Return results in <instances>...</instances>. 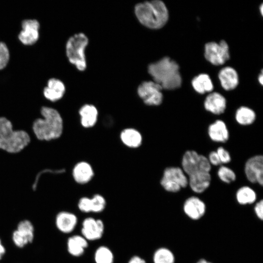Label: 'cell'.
Listing matches in <instances>:
<instances>
[{
    "label": "cell",
    "mask_w": 263,
    "mask_h": 263,
    "mask_svg": "<svg viewBox=\"0 0 263 263\" xmlns=\"http://www.w3.org/2000/svg\"><path fill=\"white\" fill-rule=\"evenodd\" d=\"M94 259L95 263H113L114 256L110 248L105 246H100L96 249Z\"/></svg>",
    "instance_id": "cell-29"
},
{
    "label": "cell",
    "mask_w": 263,
    "mask_h": 263,
    "mask_svg": "<svg viewBox=\"0 0 263 263\" xmlns=\"http://www.w3.org/2000/svg\"><path fill=\"white\" fill-rule=\"evenodd\" d=\"M148 71L153 81L163 89L174 90L181 85L179 66L169 57H164L155 62L150 64Z\"/></svg>",
    "instance_id": "cell-2"
},
{
    "label": "cell",
    "mask_w": 263,
    "mask_h": 263,
    "mask_svg": "<svg viewBox=\"0 0 263 263\" xmlns=\"http://www.w3.org/2000/svg\"></svg>",
    "instance_id": "cell-41"
},
{
    "label": "cell",
    "mask_w": 263,
    "mask_h": 263,
    "mask_svg": "<svg viewBox=\"0 0 263 263\" xmlns=\"http://www.w3.org/2000/svg\"><path fill=\"white\" fill-rule=\"evenodd\" d=\"M185 214L193 220L201 219L206 211L205 202L196 196L188 197L184 202L183 206Z\"/></svg>",
    "instance_id": "cell-15"
},
{
    "label": "cell",
    "mask_w": 263,
    "mask_h": 263,
    "mask_svg": "<svg viewBox=\"0 0 263 263\" xmlns=\"http://www.w3.org/2000/svg\"><path fill=\"white\" fill-rule=\"evenodd\" d=\"M135 15L141 24L151 29L162 28L169 19V11L164 2L160 0L146 1L136 4Z\"/></svg>",
    "instance_id": "cell-3"
},
{
    "label": "cell",
    "mask_w": 263,
    "mask_h": 263,
    "mask_svg": "<svg viewBox=\"0 0 263 263\" xmlns=\"http://www.w3.org/2000/svg\"><path fill=\"white\" fill-rule=\"evenodd\" d=\"M7 253V248L6 244L3 241L2 238L0 236V263H1Z\"/></svg>",
    "instance_id": "cell-35"
},
{
    "label": "cell",
    "mask_w": 263,
    "mask_h": 263,
    "mask_svg": "<svg viewBox=\"0 0 263 263\" xmlns=\"http://www.w3.org/2000/svg\"><path fill=\"white\" fill-rule=\"evenodd\" d=\"M191 84L195 91L201 94L211 92L213 89L212 82L206 74H201L194 77Z\"/></svg>",
    "instance_id": "cell-27"
},
{
    "label": "cell",
    "mask_w": 263,
    "mask_h": 263,
    "mask_svg": "<svg viewBox=\"0 0 263 263\" xmlns=\"http://www.w3.org/2000/svg\"><path fill=\"white\" fill-rule=\"evenodd\" d=\"M120 138L122 142L130 148H138L142 142V136L140 132L133 128H126L120 133Z\"/></svg>",
    "instance_id": "cell-24"
},
{
    "label": "cell",
    "mask_w": 263,
    "mask_h": 263,
    "mask_svg": "<svg viewBox=\"0 0 263 263\" xmlns=\"http://www.w3.org/2000/svg\"><path fill=\"white\" fill-rule=\"evenodd\" d=\"M66 92L64 83L56 77L49 78L42 91L45 100L49 103H55L61 100Z\"/></svg>",
    "instance_id": "cell-12"
},
{
    "label": "cell",
    "mask_w": 263,
    "mask_h": 263,
    "mask_svg": "<svg viewBox=\"0 0 263 263\" xmlns=\"http://www.w3.org/2000/svg\"><path fill=\"white\" fill-rule=\"evenodd\" d=\"M211 166L207 157L194 150H186L181 159V168L188 176L195 173L210 172Z\"/></svg>",
    "instance_id": "cell-7"
},
{
    "label": "cell",
    "mask_w": 263,
    "mask_h": 263,
    "mask_svg": "<svg viewBox=\"0 0 263 263\" xmlns=\"http://www.w3.org/2000/svg\"><path fill=\"white\" fill-rule=\"evenodd\" d=\"M88 246V241L82 235H72L68 237L66 241V248L68 253L75 257H80L83 255Z\"/></svg>",
    "instance_id": "cell-21"
},
{
    "label": "cell",
    "mask_w": 263,
    "mask_h": 263,
    "mask_svg": "<svg viewBox=\"0 0 263 263\" xmlns=\"http://www.w3.org/2000/svg\"><path fill=\"white\" fill-rule=\"evenodd\" d=\"M162 88L153 81H145L138 86L137 92L143 102L149 106H158L163 101Z\"/></svg>",
    "instance_id": "cell-9"
},
{
    "label": "cell",
    "mask_w": 263,
    "mask_h": 263,
    "mask_svg": "<svg viewBox=\"0 0 263 263\" xmlns=\"http://www.w3.org/2000/svg\"><path fill=\"white\" fill-rule=\"evenodd\" d=\"M256 117V113L253 110L244 106L237 109L234 115L236 122L243 126L253 124L255 122Z\"/></svg>",
    "instance_id": "cell-25"
},
{
    "label": "cell",
    "mask_w": 263,
    "mask_h": 263,
    "mask_svg": "<svg viewBox=\"0 0 263 263\" xmlns=\"http://www.w3.org/2000/svg\"><path fill=\"white\" fill-rule=\"evenodd\" d=\"M196 263H212L209 262L205 259H201L199 260Z\"/></svg>",
    "instance_id": "cell-38"
},
{
    "label": "cell",
    "mask_w": 263,
    "mask_h": 263,
    "mask_svg": "<svg viewBox=\"0 0 263 263\" xmlns=\"http://www.w3.org/2000/svg\"><path fill=\"white\" fill-rule=\"evenodd\" d=\"M205 109L214 115L224 113L226 108V100L221 94L212 92L208 94L204 102Z\"/></svg>",
    "instance_id": "cell-19"
},
{
    "label": "cell",
    "mask_w": 263,
    "mask_h": 263,
    "mask_svg": "<svg viewBox=\"0 0 263 263\" xmlns=\"http://www.w3.org/2000/svg\"><path fill=\"white\" fill-rule=\"evenodd\" d=\"M260 12L261 13V15H263V4H262L260 7Z\"/></svg>",
    "instance_id": "cell-39"
},
{
    "label": "cell",
    "mask_w": 263,
    "mask_h": 263,
    "mask_svg": "<svg viewBox=\"0 0 263 263\" xmlns=\"http://www.w3.org/2000/svg\"><path fill=\"white\" fill-rule=\"evenodd\" d=\"M31 137L26 131L16 130L5 117H0V150L10 154L22 151L30 143Z\"/></svg>",
    "instance_id": "cell-4"
},
{
    "label": "cell",
    "mask_w": 263,
    "mask_h": 263,
    "mask_svg": "<svg viewBox=\"0 0 263 263\" xmlns=\"http://www.w3.org/2000/svg\"><path fill=\"white\" fill-rule=\"evenodd\" d=\"M254 210L257 217L260 220L263 219V201L262 199L256 202L254 207Z\"/></svg>",
    "instance_id": "cell-34"
},
{
    "label": "cell",
    "mask_w": 263,
    "mask_h": 263,
    "mask_svg": "<svg viewBox=\"0 0 263 263\" xmlns=\"http://www.w3.org/2000/svg\"><path fill=\"white\" fill-rule=\"evenodd\" d=\"M104 231L103 221L93 217L85 218L82 224V236L88 241H95L100 239Z\"/></svg>",
    "instance_id": "cell-14"
},
{
    "label": "cell",
    "mask_w": 263,
    "mask_h": 263,
    "mask_svg": "<svg viewBox=\"0 0 263 263\" xmlns=\"http://www.w3.org/2000/svg\"><path fill=\"white\" fill-rule=\"evenodd\" d=\"M216 151L219 156L222 165H226L231 161V156L229 152L224 147L219 146Z\"/></svg>",
    "instance_id": "cell-32"
},
{
    "label": "cell",
    "mask_w": 263,
    "mask_h": 263,
    "mask_svg": "<svg viewBox=\"0 0 263 263\" xmlns=\"http://www.w3.org/2000/svg\"><path fill=\"white\" fill-rule=\"evenodd\" d=\"M210 165L213 166H220L222 165L219 156L216 150L211 151L207 156Z\"/></svg>",
    "instance_id": "cell-33"
},
{
    "label": "cell",
    "mask_w": 263,
    "mask_h": 263,
    "mask_svg": "<svg viewBox=\"0 0 263 263\" xmlns=\"http://www.w3.org/2000/svg\"><path fill=\"white\" fill-rule=\"evenodd\" d=\"M209 139L218 143H226L229 138V131L225 122L220 119L210 123L207 129Z\"/></svg>",
    "instance_id": "cell-16"
},
{
    "label": "cell",
    "mask_w": 263,
    "mask_h": 263,
    "mask_svg": "<svg viewBox=\"0 0 263 263\" xmlns=\"http://www.w3.org/2000/svg\"><path fill=\"white\" fill-rule=\"evenodd\" d=\"M81 125L85 128H90L94 126L98 118V111L93 105L86 104L79 110Z\"/></svg>",
    "instance_id": "cell-23"
},
{
    "label": "cell",
    "mask_w": 263,
    "mask_h": 263,
    "mask_svg": "<svg viewBox=\"0 0 263 263\" xmlns=\"http://www.w3.org/2000/svg\"><path fill=\"white\" fill-rule=\"evenodd\" d=\"M160 183L166 191L177 193L188 186V176L181 167L170 166L164 169Z\"/></svg>",
    "instance_id": "cell-6"
},
{
    "label": "cell",
    "mask_w": 263,
    "mask_h": 263,
    "mask_svg": "<svg viewBox=\"0 0 263 263\" xmlns=\"http://www.w3.org/2000/svg\"><path fill=\"white\" fill-rule=\"evenodd\" d=\"M72 176L75 182L84 184L88 183L94 175L91 165L87 162L81 161L76 163L73 168Z\"/></svg>",
    "instance_id": "cell-20"
},
{
    "label": "cell",
    "mask_w": 263,
    "mask_h": 263,
    "mask_svg": "<svg viewBox=\"0 0 263 263\" xmlns=\"http://www.w3.org/2000/svg\"><path fill=\"white\" fill-rule=\"evenodd\" d=\"M77 217L73 213L66 210L57 212L54 217V225L60 233L68 234L75 229L77 224Z\"/></svg>",
    "instance_id": "cell-13"
},
{
    "label": "cell",
    "mask_w": 263,
    "mask_h": 263,
    "mask_svg": "<svg viewBox=\"0 0 263 263\" xmlns=\"http://www.w3.org/2000/svg\"><path fill=\"white\" fill-rule=\"evenodd\" d=\"M40 117L33 122V136L41 141H51L59 139L64 130V120L60 112L53 106L42 105L39 110Z\"/></svg>",
    "instance_id": "cell-1"
},
{
    "label": "cell",
    "mask_w": 263,
    "mask_h": 263,
    "mask_svg": "<svg viewBox=\"0 0 263 263\" xmlns=\"http://www.w3.org/2000/svg\"><path fill=\"white\" fill-rule=\"evenodd\" d=\"M11 58L9 48L6 42L0 41V71L4 70L8 65Z\"/></svg>",
    "instance_id": "cell-31"
},
{
    "label": "cell",
    "mask_w": 263,
    "mask_h": 263,
    "mask_svg": "<svg viewBox=\"0 0 263 263\" xmlns=\"http://www.w3.org/2000/svg\"></svg>",
    "instance_id": "cell-40"
},
{
    "label": "cell",
    "mask_w": 263,
    "mask_h": 263,
    "mask_svg": "<svg viewBox=\"0 0 263 263\" xmlns=\"http://www.w3.org/2000/svg\"><path fill=\"white\" fill-rule=\"evenodd\" d=\"M188 186L196 194L204 192L210 186L212 177L209 172L202 171L188 176Z\"/></svg>",
    "instance_id": "cell-18"
},
{
    "label": "cell",
    "mask_w": 263,
    "mask_h": 263,
    "mask_svg": "<svg viewBox=\"0 0 263 263\" xmlns=\"http://www.w3.org/2000/svg\"><path fill=\"white\" fill-rule=\"evenodd\" d=\"M175 260L173 252L166 247L158 248L153 255V263H174Z\"/></svg>",
    "instance_id": "cell-28"
},
{
    "label": "cell",
    "mask_w": 263,
    "mask_h": 263,
    "mask_svg": "<svg viewBox=\"0 0 263 263\" xmlns=\"http://www.w3.org/2000/svg\"><path fill=\"white\" fill-rule=\"evenodd\" d=\"M258 81H259V83L261 85L263 84V70L261 71V73L259 75Z\"/></svg>",
    "instance_id": "cell-37"
},
{
    "label": "cell",
    "mask_w": 263,
    "mask_h": 263,
    "mask_svg": "<svg viewBox=\"0 0 263 263\" xmlns=\"http://www.w3.org/2000/svg\"><path fill=\"white\" fill-rule=\"evenodd\" d=\"M257 198L255 190L247 185L241 187L236 192V201L241 205L252 204L256 202Z\"/></svg>",
    "instance_id": "cell-26"
},
{
    "label": "cell",
    "mask_w": 263,
    "mask_h": 263,
    "mask_svg": "<svg viewBox=\"0 0 263 263\" xmlns=\"http://www.w3.org/2000/svg\"><path fill=\"white\" fill-rule=\"evenodd\" d=\"M205 57L213 65L224 64L230 58L227 43L224 40L219 43L212 41L206 43L205 47Z\"/></svg>",
    "instance_id": "cell-10"
},
{
    "label": "cell",
    "mask_w": 263,
    "mask_h": 263,
    "mask_svg": "<svg viewBox=\"0 0 263 263\" xmlns=\"http://www.w3.org/2000/svg\"><path fill=\"white\" fill-rule=\"evenodd\" d=\"M106 202L103 196L95 194L92 198L83 197L77 204L78 209L85 213H99L103 211L106 207Z\"/></svg>",
    "instance_id": "cell-17"
},
{
    "label": "cell",
    "mask_w": 263,
    "mask_h": 263,
    "mask_svg": "<svg viewBox=\"0 0 263 263\" xmlns=\"http://www.w3.org/2000/svg\"><path fill=\"white\" fill-rule=\"evenodd\" d=\"M217 175L220 181L228 184L234 182L237 178L235 171L225 165L219 166L217 171Z\"/></svg>",
    "instance_id": "cell-30"
},
{
    "label": "cell",
    "mask_w": 263,
    "mask_h": 263,
    "mask_svg": "<svg viewBox=\"0 0 263 263\" xmlns=\"http://www.w3.org/2000/svg\"><path fill=\"white\" fill-rule=\"evenodd\" d=\"M128 263H146V261L138 256H133L129 261Z\"/></svg>",
    "instance_id": "cell-36"
},
{
    "label": "cell",
    "mask_w": 263,
    "mask_h": 263,
    "mask_svg": "<svg viewBox=\"0 0 263 263\" xmlns=\"http://www.w3.org/2000/svg\"><path fill=\"white\" fill-rule=\"evenodd\" d=\"M246 179L252 184L263 185V156L257 154L247 159L244 165Z\"/></svg>",
    "instance_id": "cell-11"
},
{
    "label": "cell",
    "mask_w": 263,
    "mask_h": 263,
    "mask_svg": "<svg viewBox=\"0 0 263 263\" xmlns=\"http://www.w3.org/2000/svg\"><path fill=\"white\" fill-rule=\"evenodd\" d=\"M20 27L17 37L22 45L30 46L37 43L40 38L41 27L38 20L33 18L23 19L21 21Z\"/></svg>",
    "instance_id": "cell-8"
},
{
    "label": "cell",
    "mask_w": 263,
    "mask_h": 263,
    "mask_svg": "<svg viewBox=\"0 0 263 263\" xmlns=\"http://www.w3.org/2000/svg\"><path fill=\"white\" fill-rule=\"evenodd\" d=\"M218 78L222 87L226 91L233 90L239 83V77L236 71L229 66L224 67L220 71Z\"/></svg>",
    "instance_id": "cell-22"
},
{
    "label": "cell",
    "mask_w": 263,
    "mask_h": 263,
    "mask_svg": "<svg viewBox=\"0 0 263 263\" xmlns=\"http://www.w3.org/2000/svg\"><path fill=\"white\" fill-rule=\"evenodd\" d=\"M88 42L86 35L78 33L70 37L66 43V56L69 62L80 71H84L87 67L85 50Z\"/></svg>",
    "instance_id": "cell-5"
}]
</instances>
